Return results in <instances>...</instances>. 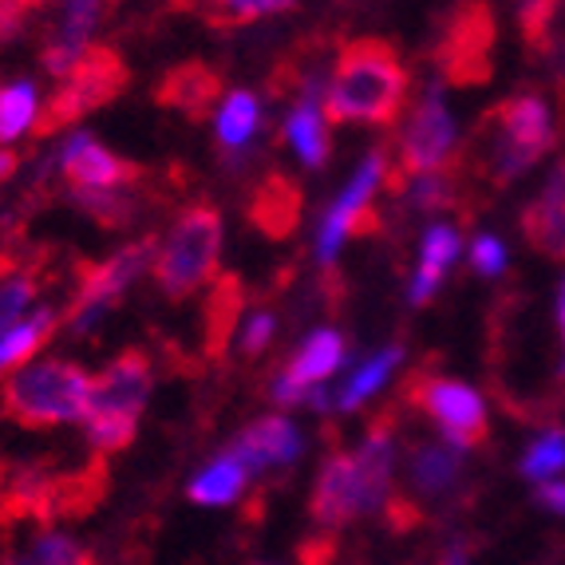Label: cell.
<instances>
[{"label": "cell", "instance_id": "obj_25", "mask_svg": "<svg viewBox=\"0 0 565 565\" xmlns=\"http://www.w3.org/2000/svg\"><path fill=\"white\" fill-rule=\"evenodd\" d=\"M399 360H404V349H399V344H387V349H380L376 356H367L364 364L332 392V407H337V412H356L360 404H367V399L387 384V376L399 367Z\"/></svg>", "mask_w": 565, "mask_h": 565}, {"label": "cell", "instance_id": "obj_19", "mask_svg": "<svg viewBox=\"0 0 565 565\" xmlns=\"http://www.w3.org/2000/svg\"><path fill=\"white\" fill-rule=\"evenodd\" d=\"M107 494V459L95 455L79 471H60L47 482V502H44V530L56 519H84L92 514Z\"/></svg>", "mask_w": 565, "mask_h": 565}, {"label": "cell", "instance_id": "obj_3", "mask_svg": "<svg viewBox=\"0 0 565 565\" xmlns=\"http://www.w3.org/2000/svg\"><path fill=\"white\" fill-rule=\"evenodd\" d=\"M87 399H92V376L72 360L56 356L32 360L0 384V412L29 431L76 424L87 415Z\"/></svg>", "mask_w": 565, "mask_h": 565}, {"label": "cell", "instance_id": "obj_11", "mask_svg": "<svg viewBox=\"0 0 565 565\" xmlns=\"http://www.w3.org/2000/svg\"><path fill=\"white\" fill-rule=\"evenodd\" d=\"M154 372L147 352H122L111 364L92 376V399H87L84 419H122V424H135L151 399Z\"/></svg>", "mask_w": 565, "mask_h": 565}, {"label": "cell", "instance_id": "obj_6", "mask_svg": "<svg viewBox=\"0 0 565 565\" xmlns=\"http://www.w3.org/2000/svg\"><path fill=\"white\" fill-rule=\"evenodd\" d=\"M127 64L115 47H104V44H92L84 52L72 72L60 79L56 95L44 104V111L36 115V135H52L67 122H79L84 115H92L95 107L111 104L115 95L127 87Z\"/></svg>", "mask_w": 565, "mask_h": 565}, {"label": "cell", "instance_id": "obj_36", "mask_svg": "<svg viewBox=\"0 0 565 565\" xmlns=\"http://www.w3.org/2000/svg\"><path fill=\"white\" fill-rule=\"evenodd\" d=\"M32 297H36V277L32 274L9 277V281L0 285V337L9 329H17V317L29 309Z\"/></svg>", "mask_w": 565, "mask_h": 565}, {"label": "cell", "instance_id": "obj_40", "mask_svg": "<svg viewBox=\"0 0 565 565\" xmlns=\"http://www.w3.org/2000/svg\"><path fill=\"white\" fill-rule=\"evenodd\" d=\"M40 4H44V0H0V44L17 36V32L29 24V17L40 9Z\"/></svg>", "mask_w": 565, "mask_h": 565}, {"label": "cell", "instance_id": "obj_20", "mask_svg": "<svg viewBox=\"0 0 565 565\" xmlns=\"http://www.w3.org/2000/svg\"><path fill=\"white\" fill-rule=\"evenodd\" d=\"M522 234H526L530 249L565 262V159L554 167L537 202L522 210Z\"/></svg>", "mask_w": 565, "mask_h": 565}, {"label": "cell", "instance_id": "obj_22", "mask_svg": "<svg viewBox=\"0 0 565 565\" xmlns=\"http://www.w3.org/2000/svg\"><path fill=\"white\" fill-rule=\"evenodd\" d=\"M459 249H462V237L455 226L439 222V226L427 230L424 245H419V262H415L412 285H407V305L424 309V305L431 301L435 292H439V285L447 281V269L455 265Z\"/></svg>", "mask_w": 565, "mask_h": 565}, {"label": "cell", "instance_id": "obj_23", "mask_svg": "<svg viewBox=\"0 0 565 565\" xmlns=\"http://www.w3.org/2000/svg\"><path fill=\"white\" fill-rule=\"evenodd\" d=\"M301 186L285 174H269L262 186H254V199H249V222L262 230L265 237H289L297 230V217H301Z\"/></svg>", "mask_w": 565, "mask_h": 565}, {"label": "cell", "instance_id": "obj_15", "mask_svg": "<svg viewBox=\"0 0 565 565\" xmlns=\"http://www.w3.org/2000/svg\"><path fill=\"white\" fill-rule=\"evenodd\" d=\"M324 92H329V84H324L321 76L312 79H301V87H297V104L289 107V115H285V139H289V147L297 154H301L305 167H324L329 162V115H324Z\"/></svg>", "mask_w": 565, "mask_h": 565}, {"label": "cell", "instance_id": "obj_10", "mask_svg": "<svg viewBox=\"0 0 565 565\" xmlns=\"http://www.w3.org/2000/svg\"><path fill=\"white\" fill-rule=\"evenodd\" d=\"M494 12L482 0H467L447 20L444 40L435 47V64L451 84H487L490 56H494Z\"/></svg>", "mask_w": 565, "mask_h": 565}, {"label": "cell", "instance_id": "obj_27", "mask_svg": "<svg viewBox=\"0 0 565 565\" xmlns=\"http://www.w3.org/2000/svg\"><path fill=\"white\" fill-rule=\"evenodd\" d=\"M237 312H245V292L237 285V277H214V289H210L206 301V352L210 356H222L234 337Z\"/></svg>", "mask_w": 565, "mask_h": 565}, {"label": "cell", "instance_id": "obj_41", "mask_svg": "<svg viewBox=\"0 0 565 565\" xmlns=\"http://www.w3.org/2000/svg\"><path fill=\"white\" fill-rule=\"evenodd\" d=\"M297 554H301V565H332V557H337V542H332V534H317L312 542H305Z\"/></svg>", "mask_w": 565, "mask_h": 565}, {"label": "cell", "instance_id": "obj_9", "mask_svg": "<svg viewBox=\"0 0 565 565\" xmlns=\"http://www.w3.org/2000/svg\"><path fill=\"white\" fill-rule=\"evenodd\" d=\"M154 257H159V245L154 237H142V242L127 245L119 249L115 257L99 265H87L84 274H79V289L67 305V324L72 332H87L115 301H119L122 292L131 289V281L147 269H154Z\"/></svg>", "mask_w": 565, "mask_h": 565}, {"label": "cell", "instance_id": "obj_33", "mask_svg": "<svg viewBox=\"0 0 565 565\" xmlns=\"http://www.w3.org/2000/svg\"><path fill=\"white\" fill-rule=\"evenodd\" d=\"M4 565H92V554L84 546H76L67 534L44 530V534H36L32 546L4 557Z\"/></svg>", "mask_w": 565, "mask_h": 565}, {"label": "cell", "instance_id": "obj_35", "mask_svg": "<svg viewBox=\"0 0 565 565\" xmlns=\"http://www.w3.org/2000/svg\"><path fill=\"white\" fill-rule=\"evenodd\" d=\"M565 467V431H546L542 439L530 444V451L522 455V475L526 479H537L546 482L554 471Z\"/></svg>", "mask_w": 565, "mask_h": 565}, {"label": "cell", "instance_id": "obj_17", "mask_svg": "<svg viewBox=\"0 0 565 565\" xmlns=\"http://www.w3.org/2000/svg\"><path fill=\"white\" fill-rule=\"evenodd\" d=\"M104 4L107 0H64L60 24L52 29L44 52H40L44 67L56 79H64L67 72L84 60L87 47H92V32H95V24H99V17H104Z\"/></svg>", "mask_w": 565, "mask_h": 565}, {"label": "cell", "instance_id": "obj_14", "mask_svg": "<svg viewBox=\"0 0 565 565\" xmlns=\"http://www.w3.org/2000/svg\"><path fill=\"white\" fill-rule=\"evenodd\" d=\"M60 170L72 182V190H119V186H135L142 179L139 167L122 162L119 154H111L92 135H72L67 139Z\"/></svg>", "mask_w": 565, "mask_h": 565}, {"label": "cell", "instance_id": "obj_7", "mask_svg": "<svg viewBox=\"0 0 565 565\" xmlns=\"http://www.w3.org/2000/svg\"><path fill=\"white\" fill-rule=\"evenodd\" d=\"M455 162V119L447 111V99L439 84L427 87L424 99L412 107L407 131L396 147V162H387V186L399 190L404 179H419L431 170H444Z\"/></svg>", "mask_w": 565, "mask_h": 565}, {"label": "cell", "instance_id": "obj_30", "mask_svg": "<svg viewBox=\"0 0 565 565\" xmlns=\"http://www.w3.org/2000/svg\"><path fill=\"white\" fill-rule=\"evenodd\" d=\"M217 127V142L226 147V151H237L245 142L254 139L257 127H262V107H257V95L254 92H230L222 111L214 119Z\"/></svg>", "mask_w": 565, "mask_h": 565}, {"label": "cell", "instance_id": "obj_2", "mask_svg": "<svg viewBox=\"0 0 565 565\" xmlns=\"http://www.w3.org/2000/svg\"><path fill=\"white\" fill-rule=\"evenodd\" d=\"M407 107V67L387 40H352L340 52L324 92L332 122H396Z\"/></svg>", "mask_w": 565, "mask_h": 565}, {"label": "cell", "instance_id": "obj_4", "mask_svg": "<svg viewBox=\"0 0 565 565\" xmlns=\"http://www.w3.org/2000/svg\"><path fill=\"white\" fill-rule=\"evenodd\" d=\"M217 254H222V214L210 202L186 206L159 245L154 281L170 301H186L190 292L214 281Z\"/></svg>", "mask_w": 565, "mask_h": 565}, {"label": "cell", "instance_id": "obj_31", "mask_svg": "<svg viewBox=\"0 0 565 565\" xmlns=\"http://www.w3.org/2000/svg\"><path fill=\"white\" fill-rule=\"evenodd\" d=\"M190 4H194L214 29H237V24H249V20L289 12L297 0H190Z\"/></svg>", "mask_w": 565, "mask_h": 565}, {"label": "cell", "instance_id": "obj_13", "mask_svg": "<svg viewBox=\"0 0 565 565\" xmlns=\"http://www.w3.org/2000/svg\"><path fill=\"white\" fill-rule=\"evenodd\" d=\"M356 462V490H360V514H376L392 499V462H396V419L380 415L367 427L364 444L352 451Z\"/></svg>", "mask_w": 565, "mask_h": 565}, {"label": "cell", "instance_id": "obj_39", "mask_svg": "<svg viewBox=\"0 0 565 565\" xmlns=\"http://www.w3.org/2000/svg\"><path fill=\"white\" fill-rule=\"evenodd\" d=\"M277 332V321H274V312H249L242 324V337H237V344H242L245 356H257V352L269 349V340H274Z\"/></svg>", "mask_w": 565, "mask_h": 565}, {"label": "cell", "instance_id": "obj_5", "mask_svg": "<svg viewBox=\"0 0 565 565\" xmlns=\"http://www.w3.org/2000/svg\"><path fill=\"white\" fill-rule=\"evenodd\" d=\"M404 399L439 427V439H447L459 451L487 447L490 419L487 404L471 384H459L451 376H431V372H412L404 380Z\"/></svg>", "mask_w": 565, "mask_h": 565}, {"label": "cell", "instance_id": "obj_1", "mask_svg": "<svg viewBox=\"0 0 565 565\" xmlns=\"http://www.w3.org/2000/svg\"><path fill=\"white\" fill-rule=\"evenodd\" d=\"M554 142L557 122L546 95L519 92L482 115L479 127H475V139L467 142V154H471V170L487 186L507 190L542 154L554 151Z\"/></svg>", "mask_w": 565, "mask_h": 565}, {"label": "cell", "instance_id": "obj_42", "mask_svg": "<svg viewBox=\"0 0 565 565\" xmlns=\"http://www.w3.org/2000/svg\"><path fill=\"white\" fill-rule=\"evenodd\" d=\"M534 499L542 502L546 510H554V514H565V482H554V479L537 482Z\"/></svg>", "mask_w": 565, "mask_h": 565}, {"label": "cell", "instance_id": "obj_45", "mask_svg": "<svg viewBox=\"0 0 565 565\" xmlns=\"http://www.w3.org/2000/svg\"><path fill=\"white\" fill-rule=\"evenodd\" d=\"M17 167H20V154L17 151H0V182L12 179V174H17Z\"/></svg>", "mask_w": 565, "mask_h": 565}, {"label": "cell", "instance_id": "obj_32", "mask_svg": "<svg viewBox=\"0 0 565 565\" xmlns=\"http://www.w3.org/2000/svg\"><path fill=\"white\" fill-rule=\"evenodd\" d=\"M459 162L444 170H431V174H419V179L407 182V199H412V210L419 214H439V210H451L459 202Z\"/></svg>", "mask_w": 565, "mask_h": 565}, {"label": "cell", "instance_id": "obj_12", "mask_svg": "<svg viewBox=\"0 0 565 565\" xmlns=\"http://www.w3.org/2000/svg\"><path fill=\"white\" fill-rule=\"evenodd\" d=\"M340 364H344V337L332 329H317L301 344V352L289 360V367L274 380L269 396H274L277 407L309 404L312 387H321L329 376H337Z\"/></svg>", "mask_w": 565, "mask_h": 565}, {"label": "cell", "instance_id": "obj_8", "mask_svg": "<svg viewBox=\"0 0 565 565\" xmlns=\"http://www.w3.org/2000/svg\"><path fill=\"white\" fill-rule=\"evenodd\" d=\"M387 179V159L384 151H367V159L356 167V174L349 179L344 194L329 206V214L321 217V230H317V257L324 265L337 262V254L344 249L349 237H367L376 234L380 214H376V190Z\"/></svg>", "mask_w": 565, "mask_h": 565}, {"label": "cell", "instance_id": "obj_29", "mask_svg": "<svg viewBox=\"0 0 565 565\" xmlns=\"http://www.w3.org/2000/svg\"><path fill=\"white\" fill-rule=\"evenodd\" d=\"M245 490V467L230 455L214 459L199 479L190 482V499L199 507H230L237 502V494Z\"/></svg>", "mask_w": 565, "mask_h": 565}, {"label": "cell", "instance_id": "obj_18", "mask_svg": "<svg viewBox=\"0 0 565 565\" xmlns=\"http://www.w3.org/2000/svg\"><path fill=\"white\" fill-rule=\"evenodd\" d=\"M301 431L292 427L285 415H265L257 424H249L234 444H230V459H237L245 471H265V467H289L301 455Z\"/></svg>", "mask_w": 565, "mask_h": 565}, {"label": "cell", "instance_id": "obj_16", "mask_svg": "<svg viewBox=\"0 0 565 565\" xmlns=\"http://www.w3.org/2000/svg\"><path fill=\"white\" fill-rule=\"evenodd\" d=\"M309 510L317 526L340 530L349 526L352 519H360V490H356V462L349 451H332L321 462V475H317V487H312Z\"/></svg>", "mask_w": 565, "mask_h": 565}, {"label": "cell", "instance_id": "obj_37", "mask_svg": "<svg viewBox=\"0 0 565 565\" xmlns=\"http://www.w3.org/2000/svg\"><path fill=\"white\" fill-rule=\"evenodd\" d=\"M84 424H87V439H92V447L99 455L122 451L135 439V424H122V419H84Z\"/></svg>", "mask_w": 565, "mask_h": 565}, {"label": "cell", "instance_id": "obj_21", "mask_svg": "<svg viewBox=\"0 0 565 565\" xmlns=\"http://www.w3.org/2000/svg\"><path fill=\"white\" fill-rule=\"evenodd\" d=\"M462 451L451 447L447 439H424V444H412L407 455V479L419 499H447L455 494V487L462 482Z\"/></svg>", "mask_w": 565, "mask_h": 565}, {"label": "cell", "instance_id": "obj_24", "mask_svg": "<svg viewBox=\"0 0 565 565\" xmlns=\"http://www.w3.org/2000/svg\"><path fill=\"white\" fill-rule=\"evenodd\" d=\"M222 92V76L210 64H182L174 72H167V79L159 84V104L174 107V111L190 115V119H206L217 104Z\"/></svg>", "mask_w": 565, "mask_h": 565}, {"label": "cell", "instance_id": "obj_34", "mask_svg": "<svg viewBox=\"0 0 565 565\" xmlns=\"http://www.w3.org/2000/svg\"><path fill=\"white\" fill-rule=\"evenodd\" d=\"M36 84L17 79V84L0 87V142H12L29 127H36Z\"/></svg>", "mask_w": 565, "mask_h": 565}, {"label": "cell", "instance_id": "obj_26", "mask_svg": "<svg viewBox=\"0 0 565 565\" xmlns=\"http://www.w3.org/2000/svg\"><path fill=\"white\" fill-rule=\"evenodd\" d=\"M56 332V312L36 309L29 321H20L17 329H9L0 337V376H12L17 367L32 364L40 349L47 344V337Z\"/></svg>", "mask_w": 565, "mask_h": 565}, {"label": "cell", "instance_id": "obj_38", "mask_svg": "<svg viewBox=\"0 0 565 565\" xmlns=\"http://www.w3.org/2000/svg\"><path fill=\"white\" fill-rule=\"evenodd\" d=\"M471 269L479 277H502V269H507V245L499 237L479 234L471 242Z\"/></svg>", "mask_w": 565, "mask_h": 565}, {"label": "cell", "instance_id": "obj_44", "mask_svg": "<svg viewBox=\"0 0 565 565\" xmlns=\"http://www.w3.org/2000/svg\"><path fill=\"white\" fill-rule=\"evenodd\" d=\"M435 565H471V550H467V542H451Z\"/></svg>", "mask_w": 565, "mask_h": 565}, {"label": "cell", "instance_id": "obj_43", "mask_svg": "<svg viewBox=\"0 0 565 565\" xmlns=\"http://www.w3.org/2000/svg\"><path fill=\"white\" fill-rule=\"evenodd\" d=\"M557 337H562V360H557V380L565 384V281L557 285Z\"/></svg>", "mask_w": 565, "mask_h": 565}, {"label": "cell", "instance_id": "obj_28", "mask_svg": "<svg viewBox=\"0 0 565 565\" xmlns=\"http://www.w3.org/2000/svg\"><path fill=\"white\" fill-rule=\"evenodd\" d=\"M72 202H76L84 214H92L99 226L107 230H122L131 226L139 217V194L135 186H119V190H72Z\"/></svg>", "mask_w": 565, "mask_h": 565}]
</instances>
